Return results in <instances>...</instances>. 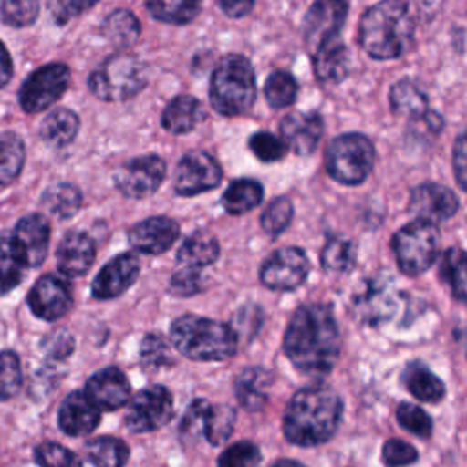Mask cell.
I'll return each instance as SVG.
<instances>
[{"instance_id": "24", "label": "cell", "mask_w": 467, "mask_h": 467, "mask_svg": "<svg viewBox=\"0 0 467 467\" xmlns=\"http://www.w3.org/2000/svg\"><path fill=\"white\" fill-rule=\"evenodd\" d=\"M95 261V244L89 235L71 232L64 235L57 250V265L66 277L84 275Z\"/></svg>"}, {"instance_id": "19", "label": "cell", "mask_w": 467, "mask_h": 467, "mask_svg": "<svg viewBox=\"0 0 467 467\" xmlns=\"http://www.w3.org/2000/svg\"><path fill=\"white\" fill-rule=\"evenodd\" d=\"M84 392L100 410H117L130 401L131 387L120 368L106 367L89 376Z\"/></svg>"}, {"instance_id": "44", "label": "cell", "mask_w": 467, "mask_h": 467, "mask_svg": "<svg viewBox=\"0 0 467 467\" xmlns=\"http://www.w3.org/2000/svg\"><path fill=\"white\" fill-rule=\"evenodd\" d=\"M396 420L405 431H409L418 438H429L432 434V420L418 405H412L407 401L400 403L396 409Z\"/></svg>"}, {"instance_id": "16", "label": "cell", "mask_w": 467, "mask_h": 467, "mask_svg": "<svg viewBox=\"0 0 467 467\" xmlns=\"http://www.w3.org/2000/svg\"><path fill=\"white\" fill-rule=\"evenodd\" d=\"M458 197L452 190L438 182H421L410 192L409 212L418 219L440 223L451 219L458 212Z\"/></svg>"}, {"instance_id": "45", "label": "cell", "mask_w": 467, "mask_h": 467, "mask_svg": "<svg viewBox=\"0 0 467 467\" xmlns=\"http://www.w3.org/2000/svg\"><path fill=\"white\" fill-rule=\"evenodd\" d=\"M261 462L259 447L248 440L235 441L230 447H226L219 460L217 467H257Z\"/></svg>"}, {"instance_id": "23", "label": "cell", "mask_w": 467, "mask_h": 467, "mask_svg": "<svg viewBox=\"0 0 467 467\" xmlns=\"http://www.w3.org/2000/svg\"><path fill=\"white\" fill-rule=\"evenodd\" d=\"M396 310V292L381 281H370L352 299V314L361 323H381Z\"/></svg>"}, {"instance_id": "40", "label": "cell", "mask_w": 467, "mask_h": 467, "mask_svg": "<svg viewBox=\"0 0 467 467\" xmlns=\"http://www.w3.org/2000/svg\"><path fill=\"white\" fill-rule=\"evenodd\" d=\"M297 95V82L296 78L286 71H274L265 84V97L266 102L275 108H288Z\"/></svg>"}, {"instance_id": "32", "label": "cell", "mask_w": 467, "mask_h": 467, "mask_svg": "<svg viewBox=\"0 0 467 467\" xmlns=\"http://www.w3.org/2000/svg\"><path fill=\"white\" fill-rule=\"evenodd\" d=\"M104 36L119 49L131 47L140 36V24L128 9L111 11L102 24Z\"/></svg>"}, {"instance_id": "7", "label": "cell", "mask_w": 467, "mask_h": 467, "mask_svg": "<svg viewBox=\"0 0 467 467\" xmlns=\"http://www.w3.org/2000/svg\"><path fill=\"white\" fill-rule=\"evenodd\" d=\"M374 161V144L361 133H343L336 137L325 153V168L328 175L348 186L361 184L370 175Z\"/></svg>"}, {"instance_id": "13", "label": "cell", "mask_w": 467, "mask_h": 467, "mask_svg": "<svg viewBox=\"0 0 467 467\" xmlns=\"http://www.w3.org/2000/svg\"><path fill=\"white\" fill-rule=\"evenodd\" d=\"M164 175V161L157 155H144L124 162L115 173V184L126 197L142 199L157 192Z\"/></svg>"}, {"instance_id": "15", "label": "cell", "mask_w": 467, "mask_h": 467, "mask_svg": "<svg viewBox=\"0 0 467 467\" xmlns=\"http://www.w3.org/2000/svg\"><path fill=\"white\" fill-rule=\"evenodd\" d=\"M71 303L73 296L69 283L53 274L42 275L27 294V305L31 312L44 321H55L62 317L66 312H69Z\"/></svg>"}, {"instance_id": "25", "label": "cell", "mask_w": 467, "mask_h": 467, "mask_svg": "<svg viewBox=\"0 0 467 467\" xmlns=\"http://www.w3.org/2000/svg\"><path fill=\"white\" fill-rule=\"evenodd\" d=\"M274 376L263 367H246L235 378L234 390L239 405L246 410H261L268 401Z\"/></svg>"}, {"instance_id": "57", "label": "cell", "mask_w": 467, "mask_h": 467, "mask_svg": "<svg viewBox=\"0 0 467 467\" xmlns=\"http://www.w3.org/2000/svg\"><path fill=\"white\" fill-rule=\"evenodd\" d=\"M97 0H57L55 4V15L60 22L69 20L71 16H77L89 9Z\"/></svg>"}, {"instance_id": "1", "label": "cell", "mask_w": 467, "mask_h": 467, "mask_svg": "<svg viewBox=\"0 0 467 467\" xmlns=\"http://www.w3.org/2000/svg\"><path fill=\"white\" fill-rule=\"evenodd\" d=\"M283 348L292 365L303 374H328L341 350V336L330 306L310 303L299 306L288 321Z\"/></svg>"}, {"instance_id": "46", "label": "cell", "mask_w": 467, "mask_h": 467, "mask_svg": "<svg viewBox=\"0 0 467 467\" xmlns=\"http://www.w3.org/2000/svg\"><path fill=\"white\" fill-rule=\"evenodd\" d=\"M35 462L40 467H82V460L55 441H44L35 449Z\"/></svg>"}, {"instance_id": "21", "label": "cell", "mask_w": 467, "mask_h": 467, "mask_svg": "<svg viewBox=\"0 0 467 467\" xmlns=\"http://www.w3.org/2000/svg\"><path fill=\"white\" fill-rule=\"evenodd\" d=\"M281 139L297 155H310L321 139L323 119L316 111H292L281 120Z\"/></svg>"}, {"instance_id": "6", "label": "cell", "mask_w": 467, "mask_h": 467, "mask_svg": "<svg viewBox=\"0 0 467 467\" xmlns=\"http://www.w3.org/2000/svg\"><path fill=\"white\" fill-rule=\"evenodd\" d=\"M146 84V67L131 53H115L91 71L89 91L102 100H126Z\"/></svg>"}, {"instance_id": "35", "label": "cell", "mask_w": 467, "mask_h": 467, "mask_svg": "<svg viewBox=\"0 0 467 467\" xmlns=\"http://www.w3.org/2000/svg\"><path fill=\"white\" fill-rule=\"evenodd\" d=\"M82 204V193L75 184L57 182L42 195V206L58 219H69Z\"/></svg>"}, {"instance_id": "59", "label": "cell", "mask_w": 467, "mask_h": 467, "mask_svg": "<svg viewBox=\"0 0 467 467\" xmlns=\"http://www.w3.org/2000/svg\"><path fill=\"white\" fill-rule=\"evenodd\" d=\"M13 75V64H11V57L5 49V46L0 42V88H4L9 78Z\"/></svg>"}, {"instance_id": "54", "label": "cell", "mask_w": 467, "mask_h": 467, "mask_svg": "<svg viewBox=\"0 0 467 467\" xmlns=\"http://www.w3.org/2000/svg\"><path fill=\"white\" fill-rule=\"evenodd\" d=\"M73 347H75V341L71 334L66 330H55L42 339V350L51 359L67 358L73 352Z\"/></svg>"}, {"instance_id": "37", "label": "cell", "mask_w": 467, "mask_h": 467, "mask_svg": "<svg viewBox=\"0 0 467 467\" xmlns=\"http://www.w3.org/2000/svg\"><path fill=\"white\" fill-rule=\"evenodd\" d=\"M150 15L168 24H188L201 11V0H146Z\"/></svg>"}, {"instance_id": "52", "label": "cell", "mask_w": 467, "mask_h": 467, "mask_svg": "<svg viewBox=\"0 0 467 467\" xmlns=\"http://www.w3.org/2000/svg\"><path fill=\"white\" fill-rule=\"evenodd\" d=\"M381 460L387 467H407L418 460V452L407 441L390 438L381 449Z\"/></svg>"}, {"instance_id": "49", "label": "cell", "mask_w": 467, "mask_h": 467, "mask_svg": "<svg viewBox=\"0 0 467 467\" xmlns=\"http://www.w3.org/2000/svg\"><path fill=\"white\" fill-rule=\"evenodd\" d=\"M140 361L146 368H159L173 363L170 347L161 334H148L140 345Z\"/></svg>"}, {"instance_id": "27", "label": "cell", "mask_w": 467, "mask_h": 467, "mask_svg": "<svg viewBox=\"0 0 467 467\" xmlns=\"http://www.w3.org/2000/svg\"><path fill=\"white\" fill-rule=\"evenodd\" d=\"M401 379L407 390L421 401L436 403L445 394L443 381L427 365L420 361L409 363L401 374Z\"/></svg>"}, {"instance_id": "39", "label": "cell", "mask_w": 467, "mask_h": 467, "mask_svg": "<svg viewBox=\"0 0 467 467\" xmlns=\"http://www.w3.org/2000/svg\"><path fill=\"white\" fill-rule=\"evenodd\" d=\"M24 261L11 237H0V296L11 292L24 277Z\"/></svg>"}, {"instance_id": "29", "label": "cell", "mask_w": 467, "mask_h": 467, "mask_svg": "<svg viewBox=\"0 0 467 467\" xmlns=\"http://www.w3.org/2000/svg\"><path fill=\"white\" fill-rule=\"evenodd\" d=\"M390 108L396 115L407 119H421L429 111V99L427 95L409 78L398 80L390 88Z\"/></svg>"}, {"instance_id": "14", "label": "cell", "mask_w": 467, "mask_h": 467, "mask_svg": "<svg viewBox=\"0 0 467 467\" xmlns=\"http://www.w3.org/2000/svg\"><path fill=\"white\" fill-rule=\"evenodd\" d=\"M223 171L219 162L204 151L186 153L175 170V192L179 195L190 197L215 188L221 182Z\"/></svg>"}, {"instance_id": "28", "label": "cell", "mask_w": 467, "mask_h": 467, "mask_svg": "<svg viewBox=\"0 0 467 467\" xmlns=\"http://www.w3.org/2000/svg\"><path fill=\"white\" fill-rule=\"evenodd\" d=\"M202 119L201 102L192 95H177L171 99L162 113V126L170 133H186L193 130Z\"/></svg>"}, {"instance_id": "30", "label": "cell", "mask_w": 467, "mask_h": 467, "mask_svg": "<svg viewBox=\"0 0 467 467\" xmlns=\"http://www.w3.org/2000/svg\"><path fill=\"white\" fill-rule=\"evenodd\" d=\"M219 257V243L213 235L204 232L190 235L177 252V263L188 268H204Z\"/></svg>"}, {"instance_id": "48", "label": "cell", "mask_w": 467, "mask_h": 467, "mask_svg": "<svg viewBox=\"0 0 467 467\" xmlns=\"http://www.w3.org/2000/svg\"><path fill=\"white\" fill-rule=\"evenodd\" d=\"M0 15L9 26H29L38 16V0H2Z\"/></svg>"}, {"instance_id": "51", "label": "cell", "mask_w": 467, "mask_h": 467, "mask_svg": "<svg viewBox=\"0 0 467 467\" xmlns=\"http://www.w3.org/2000/svg\"><path fill=\"white\" fill-rule=\"evenodd\" d=\"M210 407L212 405L202 398H197L188 405V409L181 420V434L184 438H197L201 434L204 436V423H206Z\"/></svg>"}, {"instance_id": "26", "label": "cell", "mask_w": 467, "mask_h": 467, "mask_svg": "<svg viewBox=\"0 0 467 467\" xmlns=\"http://www.w3.org/2000/svg\"><path fill=\"white\" fill-rule=\"evenodd\" d=\"M312 64L319 82L339 84L347 77L350 66L347 46L341 42V38L319 46L312 51Z\"/></svg>"}, {"instance_id": "12", "label": "cell", "mask_w": 467, "mask_h": 467, "mask_svg": "<svg viewBox=\"0 0 467 467\" xmlns=\"http://www.w3.org/2000/svg\"><path fill=\"white\" fill-rule=\"evenodd\" d=\"M348 4L347 0H314L310 9L305 15L303 36L305 44L310 49L339 38L341 27L347 20Z\"/></svg>"}, {"instance_id": "5", "label": "cell", "mask_w": 467, "mask_h": 467, "mask_svg": "<svg viewBox=\"0 0 467 467\" xmlns=\"http://www.w3.org/2000/svg\"><path fill=\"white\" fill-rule=\"evenodd\" d=\"M255 100V73L248 58L230 53L223 57L210 77V102L221 115H241Z\"/></svg>"}, {"instance_id": "55", "label": "cell", "mask_w": 467, "mask_h": 467, "mask_svg": "<svg viewBox=\"0 0 467 467\" xmlns=\"http://www.w3.org/2000/svg\"><path fill=\"white\" fill-rule=\"evenodd\" d=\"M452 168L462 190L467 192V131L458 135L452 148Z\"/></svg>"}, {"instance_id": "56", "label": "cell", "mask_w": 467, "mask_h": 467, "mask_svg": "<svg viewBox=\"0 0 467 467\" xmlns=\"http://www.w3.org/2000/svg\"><path fill=\"white\" fill-rule=\"evenodd\" d=\"M261 325V310L254 305L250 306H244L241 308L237 314H235V319H234V325H230L234 328V332L237 334V337L241 336H248V328L255 334L257 332V327ZM250 337V336H248Z\"/></svg>"}, {"instance_id": "8", "label": "cell", "mask_w": 467, "mask_h": 467, "mask_svg": "<svg viewBox=\"0 0 467 467\" xmlns=\"http://www.w3.org/2000/svg\"><path fill=\"white\" fill-rule=\"evenodd\" d=\"M396 263L407 275H420L429 270L440 248V230L434 223L416 219L401 226L390 241Z\"/></svg>"}, {"instance_id": "31", "label": "cell", "mask_w": 467, "mask_h": 467, "mask_svg": "<svg viewBox=\"0 0 467 467\" xmlns=\"http://www.w3.org/2000/svg\"><path fill=\"white\" fill-rule=\"evenodd\" d=\"M440 275L449 285L456 301L467 305V252L462 248H447L440 261Z\"/></svg>"}, {"instance_id": "33", "label": "cell", "mask_w": 467, "mask_h": 467, "mask_svg": "<svg viewBox=\"0 0 467 467\" xmlns=\"http://www.w3.org/2000/svg\"><path fill=\"white\" fill-rule=\"evenodd\" d=\"M77 131H78V117L75 111L67 108H58L51 111L42 120V126H40L42 139L55 148H62L69 144L75 139Z\"/></svg>"}, {"instance_id": "58", "label": "cell", "mask_w": 467, "mask_h": 467, "mask_svg": "<svg viewBox=\"0 0 467 467\" xmlns=\"http://www.w3.org/2000/svg\"><path fill=\"white\" fill-rule=\"evenodd\" d=\"M219 5L224 15L230 18H241L250 13L254 7V0H219Z\"/></svg>"}, {"instance_id": "42", "label": "cell", "mask_w": 467, "mask_h": 467, "mask_svg": "<svg viewBox=\"0 0 467 467\" xmlns=\"http://www.w3.org/2000/svg\"><path fill=\"white\" fill-rule=\"evenodd\" d=\"M235 423V410L230 405H212L204 423V438L212 445L226 441Z\"/></svg>"}, {"instance_id": "61", "label": "cell", "mask_w": 467, "mask_h": 467, "mask_svg": "<svg viewBox=\"0 0 467 467\" xmlns=\"http://www.w3.org/2000/svg\"><path fill=\"white\" fill-rule=\"evenodd\" d=\"M270 467H305L303 463L296 462V460H277L275 463H272Z\"/></svg>"}, {"instance_id": "34", "label": "cell", "mask_w": 467, "mask_h": 467, "mask_svg": "<svg viewBox=\"0 0 467 467\" xmlns=\"http://www.w3.org/2000/svg\"><path fill=\"white\" fill-rule=\"evenodd\" d=\"M263 199V186L254 179H237L234 181L224 195H223V206L228 213L239 215L254 210Z\"/></svg>"}, {"instance_id": "53", "label": "cell", "mask_w": 467, "mask_h": 467, "mask_svg": "<svg viewBox=\"0 0 467 467\" xmlns=\"http://www.w3.org/2000/svg\"><path fill=\"white\" fill-rule=\"evenodd\" d=\"M202 290V275L201 270L197 268H188V266H181L170 281V292L173 296H193L197 292Z\"/></svg>"}, {"instance_id": "18", "label": "cell", "mask_w": 467, "mask_h": 467, "mask_svg": "<svg viewBox=\"0 0 467 467\" xmlns=\"http://www.w3.org/2000/svg\"><path fill=\"white\" fill-rule=\"evenodd\" d=\"M140 263L133 254H119L102 270L91 283V294L97 299H113L124 294L139 277Z\"/></svg>"}, {"instance_id": "17", "label": "cell", "mask_w": 467, "mask_h": 467, "mask_svg": "<svg viewBox=\"0 0 467 467\" xmlns=\"http://www.w3.org/2000/svg\"><path fill=\"white\" fill-rule=\"evenodd\" d=\"M49 235L51 226L47 219L40 213H29L16 223L11 239L26 268H35L42 265L47 255Z\"/></svg>"}, {"instance_id": "50", "label": "cell", "mask_w": 467, "mask_h": 467, "mask_svg": "<svg viewBox=\"0 0 467 467\" xmlns=\"http://www.w3.org/2000/svg\"><path fill=\"white\" fill-rule=\"evenodd\" d=\"M250 150L255 153L257 159H261L265 162H274V161H279L286 153L288 146L285 144L283 139H279L268 131H259L250 137Z\"/></svg>"}, {"instance_id": "3", "label": "cell", "mask_w": 467, "mask_h": 467, "mask_svg": "<svg viewBox=\"0 0 467 467\" xmlns=\"http://www.w3.org/2000/svg\"><path fill=\"white\" fill-rule=\"evenodd\" d=\"M414 29V18L403 0H381L363 13L358 38L368 57L392 60L410 49Z\"/></svg>"}, {"instance_id": "10", "label": "cell", "mask_w": 467, "mask_h": 467, "mask_svg": "<svg viewBox=\"0 0 467 467\" xmlns=\"http://www.w3.org/2000/svg\"><path fill=\"white\" fill-rule=\"evenodd\" d=\"M173 414L171 392L162 385H151L139 394L128 405L124 423L131 432H150L161 429L170 421Z\"/></svg>"}, {"instance_id": "36", "label": "cell", "mask_w": 467, "mask_h": 467, "mask_svg": "<svg viewBox=\"0 0 467 467\" xmlns=\"http://www.w3.org/2000/svg\"><path fill=\"white\" fill-rule=\"evenodd\" d=\"M86 454L95 467H124L130 458V447L120 438L100 436L88 441Z\"/></svg>"}, {"instance_id": "2", "label": "cell", "mask_w": 467, "mask_h": 467, "mask_svg": "<svg viewBox=\"0 0 467 467\" xmlns=\"http://www.w3.org/2000/svg\"><path fill=\"white\" fill-rule=\"evenodd\" d=\"M343 414L339 394L327 385L299 389L286 405L283 432L286 440L299 447H316L328 441Z\"/></svg>"}, {"instance_id": "4", "label": "cell", "mask_w": 467, "mask_h": 467, "mask_svg": "<svg viewBox=\"0 0 467 467\" xmlns=\"http://www.w3.org/2000/svg\"><path fill=\"white\" fill-rule=\"evenodd\" d=\"M170 341L179 354L193 361H224L235 354L239 345L230 325L193 314L171 323Z\"/></svg>"}, {"instance_id": "60", "label": "cell", "mask_w": 467, "mask_h": 467, "mask_svg": "<svg viewBox=\"0 0 467 467\" xmlns=\"http://www.w3.org/2000/svg\"><path fill=\"white\" fill-rule=\"evenodd\" d=\"M456 339H458V343L462 345V348H463V352H465V358H467V325H463L462 328L456 330Z\"/></svg>"}, {"instance_id": "41", "label": "cell", "mask_w": 467, "mask_h": 467, "mask_svg": "<svg viewBox=\"0 0 467 467\" xmlns=\"http://www.w3.org/2000/svg\"><path fill=\"white\" fill-rule=\"evenodd\" d=\"M321 266L328 272H348L356 263V252L347 239H330L319 255Z\"/></svg>"}, {"instance_id": "38", "label": "cell", "mask_w": 467, "mask_h": 467, "mask_svg": "<svg viewBox=\"0 0 467 467\" xmlns=\"http://www.w3.org/2000/svg\"><path fill=\"white\" fill-rule=\"evenodd\" d=\"M24 159V140L16 133L0 135V184H9L20 175Z\"/></svg>"}, {"instance_id": "11", "label": "cell", "mask_w": 467, "mask_h": 467, "mask_svg": "<svg viewBox=\"0 0 467 467\" xmlns=\"http://www.w3.org/2000/svg\"><path fill=\"white\" fill-rule=\"evenodd\" d=\"M310 263L306 254L297 246L275 250L261 266L259 279L270 290H294L301 286L308 275Z\"/></svg>"}, {"instance_id": "22", "label": "cell", "mask_w": 467, "mask_h": 467, "mask_svg": "<svg viewBox=\"0 0 467 467\" xmlns=\"http://www.w3.org/2000/svg\"><path fill=\"white\" fill-rule=\"evenodd\" d=\"M100 421V409L88 398L86 392L73 390L58 409V427L67 436L78 438L93 432Z\"/></svg>"}, {"instance_id": "47", "label": "cell", "mask_w": 467, "mask_h": 467, "mask_svg": "<svg viewBox=\"0 0 467 467\" xmlns=\"http://www.w3.org/2000/svg\"><path fill=\"white\" fill-rule=\"evenodd\" d=\"M22 387L20 359L13 350L0 352V400L13 398Z\"/></svg>"}, {"instance_id": "43", "label": "cell", "mask_w": 467, "mask_h": 467, "mask_svg": "<svg viewBox=\"0 0 467 467\" xmlns=\"http://www.w3.org/2000/svg\"><path fill=\"white\" fill-rule=\"evenodd\" d=\"M294 215V206L288 197H275L261 213V226L266 234L277 235L286 230Z\"/></svg>"}, {"instance_id": "9", "label": "cell", "mask_w": 467, "mask_h": 467, "mask_svg": "<svg viewBox=\"0 0 467 467\" xmlns=\"http://www.w3.org/2000/svg\"><path fill=\"white\" fill-rule=\"evenodd\" d=\"M69 86V67L66 64H46L33 71L18 91V102L26 113L47 109Z\"/></svg>"}, {"instance_id": "20", "label": "cell", "mask_w": 467, "mask_h": 467, "mask_svg": "<svg viewBox=\"0 0 467 467\" xmlns=\"http://www.w3.org/2000/svg\"><path fill=\"white\" fill-rule=\"evenodd\" d=\"M179 237V226L173 219L164 215L148 217L137 224H133L128 232L130 244L150 255H159L166 252Z\"/></svg>"}]
</instances>
